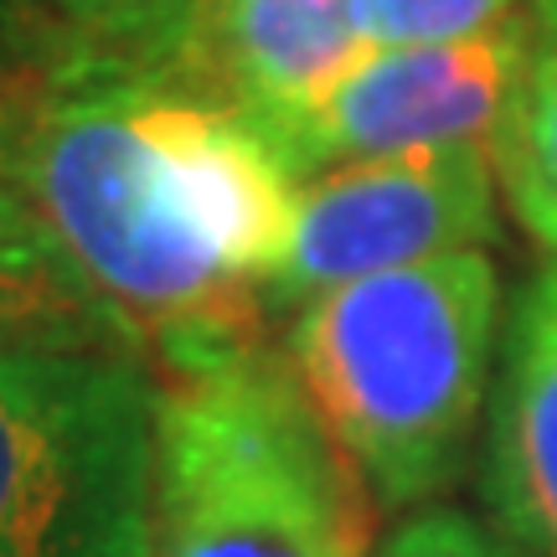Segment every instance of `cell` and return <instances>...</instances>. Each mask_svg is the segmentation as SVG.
<instances>
[{"label": "cell", "instance_id": "obj_9", "mask_svg": "<svg viewBox=\"0 0 557 557\" xmlns=\"http://www.w3.org/2000/svg\"><path fill=\"white\" fill-rule=\"evenodd\" d=\"M521 21V78L491 139V160L521 227L557 253V0H532Z\"/></svg>", "mask_w": 557, "mask_h": 557}, {"label": "cell", "instance_id": "obj_7", "mask_svg": "<svg viewBox=\"0 0 557 557\" xmlns=\"http://www.w3.org/2000/svg\"><path fill=\"white\" fill-rule=\"evenodd\" d=\"M367 52L357 0H201L165 73L274 129L310 114Z\"/></svg>", "mask_w": 557, "mask_h": 557}, {"label": "cell", "instance_id": "obj_1", "mask_svg": "<svg viewBox=\"0 0 557 557\" xmlns=\"http://www.w3.org/2000/svg\"><path fill=\"white\" fill-rule=\"evenodd\" d=\"M47 248L160 361L253 341L305 181L238 109L83 52L11 135Z\"/></svg>", "mask_w": 557, "mask_h": 557}, {"label": "cell", "instance_id": "obj_8", "mask_svg": "<svg viewBox=\"0 0 557 557\" xmlns=\"http://www.w3.org/2000/svg\"><path fill=\"white\" fill-rule=\"evenodd\" d=\"M491 496L527 557H557V269L521 295L491 418Z\"/></svg>", "mask_w": 557, "mask_h": 557}, {"label": "cell", "instance_id": "obj_3", "mask_svg": "<svg viewBox=\"0 0 557 557\" xmlns=\"http://www.w3.org/2000/svg\"><path fill=\"white\" fill-rule=\"evenodd\" d=\"M500 274L480 248L367 274L305 299L289 372L382 506H418L470 449Z\"/></svg>", "mask_w": 557, "mask_h": 557}, {"label": "cell", "instance_id": "obj_14", "mask_svg": "<svg viewBox=\"0 0 557 557\" xmlns=\"http://www.w3.org/2000/svg\"><path fill=\"white\" fill-rule=\"evenodd\" d=\"M37 259L58 263V253L47 248L37 218L26 207V191L16 181V165H11V135L0 129V263H37Z\"/></svg>", "mask_w": 557, "mask_h": 557}, {"label": "cell", "instance_id": "obj_6", "mask_svg": "<svg viewBox=\"0 0 557 557\" xmlns=\"http://www.w3.org/2000/svg\"><path fill=\"white\" fill-rule=\"evenodd\" d=\"M527 21L459 41L372 47L325 99L289 124L263 129L299 181L331 165L438 145L496 139L521 78Z\"/></svg>", "mask_w": 557, "mask_h": 557}, {"label": "cell", "instance_id": "obj_10", "mask_svg": "<svg viewBox=\"0 0 557 557\" xmlns=\"http://www.w3.org/2000/svg\"><path fill=\"white\" fill-rule=\"evenodd\" d=\"M120 336L62 263H0V351L21 346H99Z\"/></svg>", "mask_w": 557, "mask_h": 557}, {"label": "cell", "instance_id": "obj_11", "mask_svg": "<svg viewBox=\"0 0 557 557\" xmlns=\"http://www.w3.org/2000/svg\"><path fill=\"white\" fill-rule=\"evenodd\" d=\"M41 11L78 26L88 52L129 58L165 73L201 0H32Z\"/></svg>", "mask_w": 557, "mask_h": 557}, {"label": "cell", "instance_id": "obj_2", "mask_svg": "<svg viewBox=\"0 0 557 557\" xmlns=\"http://www.w3.org/2000/svg\"><path fill=\"white\" fill-rule=\"evenodd\" d=\"M156 557H367L372 485L259 341L160 361Z\"/></svg>", "mask_w": 557, "mask_h": 557}, {"label": "cell", "instance_id": "obj_5", "mask_svg": "<svg viewBox=\"0 0 557 557\" xmlns=\"http://www.w3.org/2000/svg\"><path fill=\"white\" fill-rule=\"evenodd\" d=\"M496 238V160L485 145L367 156L305 181L295 238L263 299L305 305L336 284Z\"/></svg>", "mask_w": 557, "mask_h": 557}, {"label": "cell", "instance_id": "obj_13", "mask_svg": "<svg viewBox=\"0 0 557 557\" xmlns=\"http://www.w3.org/2000/svg\"><path fill=\"white\" fill-rule=\"evenodd\" d=\"M382 557H527V553L500 542L496 532L475 527V521L455 517V511H429V517L408 521L398 537L382 547Z\"/></svg>", "mask_w": 557, "mask_h": 557}, {"label": "cell", "instance_id": "obj_4", "mask_svg": "<svg viewBox=\"0 0 557 557\" xmlns=\"http://www.w3.org/2000/svg\"><path fill=\"white\" fill-rule=\"evenodd\" d=\"M156 382L129 351H0V557H156Z\"/></svg>", "mask_w": 557, "mask_h": 557}, {"label": "cell", "instance_id": "obj_12", "mask_svg": "<svg viewBox=\"0 0 557 557\" xmlns=\"http://www.w3.org/2000/svg\"><path fill=\"white\" fill-rule=\"evenodd\" d=\"M361 37L372 47L459 41L517 21V0H357Z\"/></svg>", "mask_w": 557, "mask_h": 557}]
</instances>
